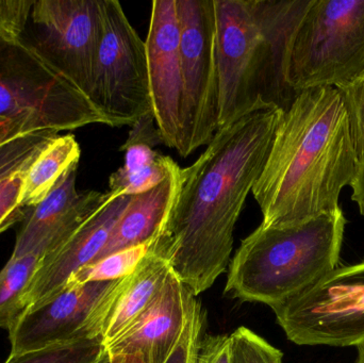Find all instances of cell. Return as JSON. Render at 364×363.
I'll return each instance as SVG.
<instances>
[{"label": "cell", "mask_w": 364, "mask_h": 363, "mask_svg": "<svg viewBox=\"0 0 364 363\" xmlns=\"http://www.w3.org/2000/svg\"><path fill=\"white\" fill-rule=\"evenodd\" d=\"M282 111H255L216 132L181 170L178 193L149 251L166 260L194 296L230 264L235 225L267 162Z\"/></svg>", "instance_id": "cell-1"}, {"label": "cell", "mask_w": 364, "mask_h": 363, "mask_svg": "<svg viewBox=\"0 0 364 363\" xmlns=\"http://www.w3.org/2000/svg\"><path fill=\"white\" fill-rule=\"evenodd\" d=\"M350 119L336 87L297 94L282 113L252 195L261 225L284 228L341 208L340 195L358 168Z\"/></svg>", "instance_id": "cell-2"}, {"label": "cell", "mask_w": 364, "mask_h": 363, "mask_svg": "<svg viewBox=\"0 0 364 363\" xmlns=\"http://www.w3.org/2000/svg\"><path fill=\"white\" fill-rule=\"evenodd\" d=\"M218 130L263 109L286 112L297 96L289 82L291 48L312 0H214Z\"/></svg>", "instance_id": "cell-3"}, {"label": "cell", "mask_w": 364, "mask_h": 363, "mask_svg": "<svg viewBox=\"0 0 364 363\" xmlns=\"http://www.w3.org/2000/svg\"><path fill=\"white\" fill-rule=\"evenodd\" d=\"M346 226L341 208L291 227L260 224L231 260L225 293L269 307L297 296L339 266Z\"/></svg>", "instance_id": "cell-4"}, {"label": "cell", "mask_w": 364, "mask_h": 363, "mask_svg": "<svg viewBox=\"0 0 364 363\" xmlns=\"http://www.w3.org/2000/svg\"><path fill=\"white\" fill-rule=\"evenodd\" d=\"M0 117L59 132L106 119L85 93L21 38L0 36Z\"/></svg>", "instance_id": "cell-5"}, {"label": "cell", "mask_w": 364, "mask_h": 363, "mask_svg": "<svg viewBox=\"0 0 364 363\" xmlns=\"http://www.w3.org/2000/svg\"><path fill=\"white\" fill-rule=\"evenodd\" d=\"M363 72L364 0H312L291 48V87L340 90Z\"/></svg>", "instance_id": "cell-6"}, {"label": "cell", "mask_w": 364, "mask_h": 363, "mask_svg": "<svg viewBox=\"0 0 364 363\" xmlns=\"http://www.w3.org/2000/svg\"><path fill=\"white\" fill-rule=\"evenodd\" d=\"M271 308L295 345L356 347L364 340V260L339 264L301 293Z\"/></svg>", "instance_id": "cell-7"}, {"label": "cell", "mask_w": 364, "mask_h": 363, "mask_svg": "<svg viewBox=\"0 0 364 363\" xmlns=\"http://www.w3.org/2000/svg\"><path fill=\"white\" fill-rule=\"evenodd\" d=\"M181 25V140L186 158L218 131L220 72L214 0H176Z\"/></svg>", "instance_id": "cell-8"}, {"label": "cell", "mask_w": 364, "mask_h": 363, "mask_svg": "<svg viewBox=\"0 0 364 363\" xmlns=\"http://www.w3.org/2000/svg\"><path fill=\"white\" fill-rule=\"evenodd\" d=\"M102 36L90 99L107 126H132L153 113L146 45L121 2L102 0Z\"/></svg>", "instance_id": "cell-9"}, {"label": "cell", "mask_w": 364, "mask_h": 363, "mask_svg": "<svg viewBox=\"0 0 364 363\" xmlns=\"http://www.w3.org/2000/svg\"><path fill=\"white\" fill-rule=\"evenodd\" d=\"M102 23V0H34L21 38L90 98Z\"/></svg>", "instance_id": "cell-10"}, {"label": "cell", "mask_w": 364, "mask_h": 363, "mask_svg": "<svg viewBox=\"0 0 364 363\" xmlns=\"http://www.w3.org/2000/svg\"><path fill=\"white\" fill-rule=\"evenodd\" d=\"M114 281L65 285L28 309L9 330L11 354L38 351L81 339H102L97 308Z\"/></svg>", "instance_id": "cell-11"}, {"label": "cell", "mask_w": 364, "mask_h": 363, "mask_svg": "<svg viewBox=\"0 0 364 363\" xmlns=\"http://www.w3.org/2000/svg\"><path fill=\"white\" fill-rule=\"evenodd\" d=\"M149 91L162 143L178 151L181 140V25L176 0H155L146 40Z\"/></svg>", "instance_id": "cell-12"}, {"label": "cell", "mask_w": 364, "mask_h": 363, "mask_svg": "<svg viewBox=\"0 0 364 363\" xmlns=\"http://www.w3.org/2000/svg\"><path fill=\"white\" fill-rule=\"evenodd\" d=\"M77 170L78 164H75L40 204L28 210L11 257L28 254L44 257L53 253L104 204L108 192L77 190Z\"/></svg>", "instance_id": "cell-13"}, {"label": "cell", "mask_w": 364, "mask_h": 363, "mask_svg": "<svg viewBox=\"0 0 364 363\" xmlns=\"http://www.w3.org/2000/svg\"><path fill=\"white\" fill-rule=\"evenodd\" d=\"M132 197H117L108 191L104 204L62 246L42 258L23 298L27 310L62 289L77 271L96 261Z\"/></svg>", "instance_id": "cell-14"}, {"label": "cell", "mask_w": 364, "mask_h": 363, "mask_svg": "<svg viewBox=\"0 0 364 363\" xmlns=\"http://www.w3.org/2000/svg\"><path fill=\"white\" fill-rule=\"evenodd\" d=\"M191 292L171 271L143 313L106 350L111 356L140 355L146 363H164L179 340Z\"/></svg>", "instance_id": "cell-15"}, {"label": "cell", "mask_w": 364, "mask_h": 363, "mask_svg": "<svg viewBox=\"0 0 364 363\" xmlns=\"http://www.w3.org/2000/svg\"><path fill=\"white\" fill-rule=\"evenodd\" d=\"M170 272L166 260L149 251L132 274L115 281L100 306L105 347L119 337L149 306Z\"/></svg>", "instance_id": "cell-16"}, {"label": "cell", "mask_w": 364, "mask_h": 363, "mask_svg": "<svg viewBox=\"0 0 364 363\" xmlns=\"http://www.w3.org/2000/svg\"><path fill=\"white\" fill-rule=\"evenodd\" d=\"M181 170V166L175 163L159 185L132 196L96 261L111 254L151 243L155 239L176 200Z\"/></svg>", "instance_id": "cell-17"}, {"label": "cell", "mask_w": 364, "mask_h": 363, "mask_svg": "<svg viewBox=\"0 0 364 363\" xmlns=\"http://www.w3.org/2000/svg\"><path fill=\"white\" fill-rule=\"evenodd\" d=\"M81 149L73 134L53 139L31 162L21 185L19 205L29 210L40 204L59 179L79 164Z\"/></svg>", "instance_id": "cell-18"}, {"label": "cell", "mask_w": 364, "mask_h": 363, "mask_svg": "<svg viewBox=\"0 0 364 363\" xmlns=\"http://www.w3.org/2000/svg\"><path fill=\"white\" fill-rule=\"evenodd\" d=\"M43 256L13 258L0 271V328L11 330L26 313L25 293Z\"/></svg>", "instance_id": "cell-19"}, {"label": "cell", "mask_w": 364, "mask_h": 363, "mask_svg": "<svg viewBox=\"0 0 364 363\" xmlns=\"http://www.w3.org/2000/svg\"><path fill=\"white\" fill-rule=\"evenodd\" d=\"M149 246L151 243L138 245L92 262L74 273L65 285H83L124 278L138 268L139 264L149 254Z\"/></svg>", "instance_id": "cell-20"}, {"label": "cell", "mask_w": 364, "mask_h": 363, "mask_svg": "<svg viewBox=\"0 0 364 363\" xmlns=\"http://www.w3.org/2000/svg\"><path fill=\"white\" fill-rule=\"evenodd\" d=\"M175 163L172 158L161 155L157 161L142 168L134 170L119 168L109 178V192L117 197L144 193L164 181Z\"/></svg>", "instance_id": "cell-21"}, {"label": "cell", "mask_w": 364, "mask_h": 363, "mask_svg": "<svg viewBox=\"0 0 364 363\" xmlns=\"http://www.w3.org/2000/svg\"><path fill=\"white\" fill-rule=\"evenodd\" d=\"M104 349L102 339H81L38 351L10 354L4 363H91Z\"/></svg>", "instance_id": "cell-22"}, {"label": "cell", "mask_w": 364, "mask_h": 363, "mask_svg": "<svg viewBox=\"0 0 364 363\" xmlns=\"http://www.w3.org/2000/svg\"><path fill=\"white\" fill-rule=\"evenodd\" d=\"M59 134L38 130L21 134L0 145V180L33 161L34 158Z\"/></svg>", "instance_id": "cell-23"}, {"label": "cell", "mask_w": 364, "mask_h": 363, "mask_svg": "<svg viewBox=\"0 0 364 363\" xmlns=\"http://www.w3.org/2000/svg\"><path fill=\"white\" fill-rule=\"evenodd\" d=\"M229 363H284V354L250 328L241 326L229 336Z\"/></svg>", "instance_id": "cell-24"}, {"label": "cell", "mask_w": 364, "mask_h": 363, "mask_svg": "<svg viewBox=\"0 0 364 363\" xmlns=\"http://www.w3.org/2000/svg\"><path fill=\"white\" fill-rule=\"evenodd\" d=\"M205 315L200 303L196 300V296L191 294L183 330L172 353L164 363H196Z\"/></svg>", "instance_id": "cell-25"}, {"label": "cell", "mask_w": 364, "mask_h": 363, "mask_svg": "<svg viewBox=\"0 0 364 363\" xmlns=\"http://www.w3.org/2000/svg\"><path fill=\"white\" fill-rule=\"evenodd\" d=\"M31 162L0 180V234L27 215L28 211L19 205V197L26 170Z\"/></svg>", "instance_id": "cell-26"}, {"label": "cell", "mask_w": 364, "mask_h": 363, "mask_svg": "<svg viewBox=\"0 0 364 363\" xmlns=\"http://www.w3.org/2000/svg\"><path fill=\"white\" fill-rule=\"evenodd\" d=\"M339 91L350 119L355 148L360 158L364 155V72Z\"/></svg>", "instance_id": "cell-27"}, {"label": "cell", "mask_w": 364, "mask_h": 363, "mask_svg": "<svg viewBox=\"0 0 364 363\" xmlns=\"http://www.w3.org/2000/svg\"><path fill=\"white\" fill-rule=\"evenodd\" d=\"M34 0H0V36L21 38Z\"/></svg>", "instance_id": "cell-28"}, {"label": "cell", "mask_w": 364, "mask_h": 363, "mask_svg": "<svg viewBox=\"0 0 364 363\" xmlns=\"http://www.w3.org/2000/svg\"><path fill=\"white\" fill-rule=\"evenodd\" d=\"M130 127H132V129H130L129 134H128V139L122 145L119 151H123L124 149L134 146V145H146V146H151L154 148V146L160 144V143L164 144L159 130H158L157 125H156L153 113L139 119Z\"/></svg>", "instance_id": "cell-29"}, {"label": "cell", "mask_w": 364, "mask_h": 363, "mask_svg": "<svg viewBox=\"0 0 364 363\" xmlns=\"http://www.w3.org/2000/svg\"><path fill=\"white\" fill-rule=\"evenodd\" d=\"M196 363H229V336L201 338Z\"/></svg>", "instance_id": "cell-30"}, {"label": "cell", "mask_w": 364, "mask_h": 363, "mask_svg": "<svg viewBox=\"0 0 364 363\" xmlns=\"http://www.w3.org/2000/svg\"><path fill=\"white\" fill-rule=\"evenodd\" d=\"M350 188L353 190L352 200L358 206L359 212L364 217V155L359 158L357 174Z\"/></svg>", "instance_id": "cell-31"}, {"label": "cell", "mask_w": 364, "mask_h": 363, "mask_svg": "<svg viewBox=\"0 0 364 363\" xmlns=\"http://www.w3.org/2000/svg\"><path fill=\"white\" fill-rule=\"evenodd\" d=\"M28 132L32 131H29L23 124L0 117V145Z\"/></svg>", "instance_id": "cell-32"}, {"label": "cell", "mask_w": 364, "mask_h": 363, "mask_svg": "<svg viewBox=\"0 0 364 363\" xmlns=\"http://www.w3.org/2000/svg\"><path fill=\"white\" fill-rule=\"evenodd\" d=\"M111 363H146L140 355L111 356Z\"/></svg>", "instance_id": "cell-33"}, {"label": "cell", "mask_w": 364, "mask_h": 363, "mask_svg": "<svg viewBox=\"0 0 364 363\" xmlns=\"http://www.w3.org/2000/svg\"><path fill=\"white\" fill-rule=\"evenodd\" d=\"M91 363H111V355L107 351L106 347L102 350V353L98 355L96 359H94Z\"/></svg>", "instance_id": "cell-34"}, {"label": "cell", "mask_w": 364, "mask_h": 363, "mask_svg": "<svg viewBox=\"0 0 364 363\" xmlns=\"http://www.w3.org/2000/svg\"><path fill=\"white\" fill-rule=\"evenodd\" d=\"M356 349L358 351L356 363H364V340L357 345Z\"/></svg>", "instance_id": "cell-35"}]
</instances>
